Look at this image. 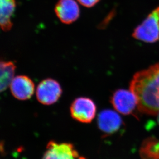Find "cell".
Instances as JSON below:
<instances>
[{
    "label": "cell",
    "mask_w": 159,
    "mask_h": 159,
    "mask_svg": "<svg viewBox=\"0 0 159 159\" xmlns=\"http://www.w3.org/2000/svg\"><path fill=\"white\" fill-rule=\"evenodd\" d=\"M130 89L137 101L142 112L156 115L159 112V62L137 72L130 83Z\"/></svg>",
    "instance_id": "1"
},
{
    "label": "cell",
    "mask_w": 159,
    "mask_h": 159,
    "mask_svg": "<svg viewBox=\"0 0 159 159\" xmlns=\"http://www.w3.org/2000/svg\"><path fill=\"white\" fill-rule=\"evenodd\" d=\"M132 36L136 40L147 43H154L159 41V6L134 30Z\"/></svg>",
    "instance_id": "2"
},
{
    "label": "cell",
    "mask_w": 159,
    "mask_h": 159,
    "mask_svg": "<svg viewBox=\"0 0 159 159\" xmlns=\"http://www.w3.org/2000/svg\"><path fill=\"white\" fill-rule=\"evenodd\" d=\"M96 104L89 98H78L73 102L70 107L72 118L83 123L92 122L96 116Z\"/></svg>",
    "instance_id": "3"
},
{
    "label": "cell",
    "mask_w": 159,
    "mask_h": 159,
    "mask_svg": "<svg viewBox=\"0 0 159 159\" xmlns=\"http://www.w3.org/2000/svg\"><path fill=\"white\" fill-rule=\"evenodd\" d=\"M62 94V89L59 82L47 78L40 83L36 90L38 101L45 105H50L56 102Z\"/></svg>",
    "instance_id": "4"
},
{
    "label": "cell",
    "mask_w": 159,
    "mask_h": 159,
    "mask_svg": "<svg viewBox=\"0 0 159 159\" xmlns=\"http://www.w3.org/2000/svg\"><path fill=\"white\" fill-rule=\"evenodd\" d=\"M111 103L116 111L123 115L132 114L137 107V98L130 90L116 91L112 97Z\"/></svg>",
    "instance_id": "5"
},
{
    "label": "cell",
    "mask_w": 159,
    "mask_h": 159,
    "mask_svg": "<svg viewBox=\"0 0 159 159\" xmlns=\"http://www.w3.org/2000/svg\"><path fill=\"white\" fill-rule=\"evenodd\" d=\"M79 153L70 143H48L47 150L42 159H78Z\"/></svg>",
    "instance_id": "6"
},
{
    "label": "cell",
    "mask_w": 159,
    "mask_h": 159,
    "mask_svg": "<svg viewBox=\"0 0 159 159\" xmlns=\"http://www.w3.org/2000/svg\"><path fill=\"white\" fill-rule=\"evenodd\" d=\"M56 15L64 24H72L80 16L79 6L75 0H59L55 7Z\"/></svg>",
    "instance_id": "7"
},
{
    "label": "cell",
    "mask_w": 159,
    "mask_h": 159,
    "mask_svg": "<svg viewBox=\"0 0 159 159\" xmlns=\"http://www.w3.org/2000/svg\"><path fill=\"white\" fill-rule=\"evenodd\" d=\"M10 87L13 96L19 100L30 98L34 92L35 86L33 81L28 77L23 75L14 77Z\"/></svg>",
    "instance_id": "8"
},
{
    "label": "cell",
    "mask_w": 159,
    "mask_h": 159,
    "mask_svg": "<svg viewBox=\"0 0 159 159\" xmlns=\"http://www.w3.org/2000/svg\"><path fill=\"white\" fill-rule=\"evenodd\" d=\"M122 120L115 111L104 110L99 113L98 125L99 129L106 134H112L118 130L122 125Z\"/></svg>",
    "instance_id": "9"
},
{
    "label": "cell",
    "mask_w": 159,
    "mask_h": 159,
    "mask_svg": "<svg viewBox=\"0 0 159 159\" xmlns=\"http://www.w3.org/2000/svg\"><path fill=\"white\" fill-rule=\"evenodd\" d=\"M16 7L15 0H0V28L5 32L12 27V18Z\"/></svg>",
    "instance_id": "10"
},
{
    "label": "cell",
    "mask_w": 159,
    "mask_h": 159,
    "mask_svg": "<svg viewBox=\"0 0 159 159\" xmlns=\"http://www.w3.org/2000/svg\"><path fill=\"white\" fill-rule=\"evenodd\" d=\"M15 70V65L12 62L0 61V93L10 86Z\"/></svg>",
    "instance_id": "11"
},
{
    "label": "cell",
    "mask_w": 159,
    "mask_h": 159,
    "mask_svg": "<svg viewBox=\"0 0 159 159\" xmlns=\"http://www.w3.org/2000/svg\"><path fill=\"white\" fill-rule=\"evenodd\" d=\"M100 1V0H77L80 4L87 8L93 7L99 3Z\"/></svg>",
    "instance_id": "12"
},
{
    "label": "cell",
    "mask_w": 159,
    "mask_h": 159,
    "mask_svg": "<svg viewBox=\"0 0 159 159\" xmlns=\"http://www.w3.org/2000/svg\"><path fill=\"white\" fill-rule=\"evenodd\" d=\"M78 159H86V158L83 157H79Z\"/></svg>",
    "instance_id": "13"
},
{
    "label": "cell",
    "mask_w": 159,
    "mask_h": 159,
    "mask_svg": "<svg viewBox=\"0 0 159 159\" xmlns=\"http://www.w3.org/2000/svg\"><path fill=\"white\" fill-rule=\"evenodd\" d=\"M158 122H159V112L158 113Z\"/></svg>",
    "instance_id": "14"
}]
</instances>
